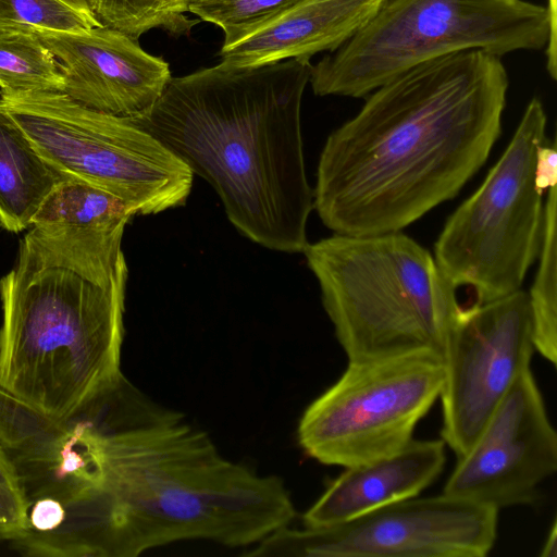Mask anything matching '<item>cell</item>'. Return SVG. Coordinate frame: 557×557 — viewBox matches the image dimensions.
I'll use <instances>...</instances> for the list:
<instances>
[{
  "label": "cell",
  "mask_w": 557,
  "mask_h": 557,
  "mask_svg": "<svg viewBox=\"0 0 557 557\" xmlns=\"http://www.w3.org/2000/svg\"><path fill=\"white\" fill-rule=\"evenodd\" d=\"M103 26L135 39L159 28L173 36H189L198 18H189L188 0H88Z\"/></svg>",
  "instance_id": "obj_21"
},
{
  "label": "cell",
  "mask_w": 557,
  "mask_h": 557,
  "mask_svg": "<svg viewBox=\"0 0 557 557\" xmlns=\"http://www.w3.org/2000/svg\"><path fill=\"white\" fill-rule=\"evenodd\" d=\"M498 510L442 494L412 497L350 520L277 529L246 556L484 557L497 537Z\"/></svg>",
  "instance_id": "obj_10"
},
{
  "label": "cell",
  "mask_w": 557,
  "mask_h": 557,
  "mask_svg": "<svg viewBox=\"0 0 557 557\" xmlns=\"http://www.w3.org/2000/svg\"><path fill=\"white\" fill-rule=\"evenodd\" d=\"M0 445L15 468L25 506L50 498L64 508L98 482L97 433L88 411L58 420L0 383Z\"/></svg>",
  "instance_id": "obj_13"
},
{
  "label": "cell",
  "mask_w": 557,
  "mask_h": 557,
  "mask_svg": "<svg viewBox=\"0 0 557 557\" xmlns=\"http://www.w3.org/2000/svg\"><path fill=\"white\" fill-rule=\"evenodd\" d=\"M546 113L534 97L480 187L447 219L434 259L451 284L471 287L476 302L521 288L541 250L544 203L537 152L548 143Z\"/></svg>",
  "instance_id": "obj_8"
},
{
  "label": "cell",
  "mask_w": 557,
  "mask_h": 557,
  "mask_svg": "<svg viewBox=\"0 0 557 557\" xmlns=\"http://www.w3.org/2000/svg\"><path fill=\"white\" fill-rule=\"evenodd\" d=\"M442 438L412 440L385 458L345 468L304 513L307 528L341 523L388 504L419 496L446 463Z\"/></svg>",
  "instance_id": "obj_16"
},
{
  "label": "cell",
  "mask_w": 557,
  "mask_h": 557,
  "mask_svg": "<svg viewBox=\"0 0 557 557\" xmlns=\"http://www.w3.org/2000/svg\"><path fill=\"white\" fill-rule=\"evenodd\" d=\"M98 484L44 537L54 557H136L180 541L259 543L296 516L283 480L231 461L125 376L89 406Z\"/></svg>",
  "instance_id": "obj_1"
},
{
  "label": "cell",
  "mask_w": 557,
  "mask_h": 557,
  "mask_svg": "<svg viewBox=\"0 0 557 557\" xmlns=\"http://www.w3.org/2000/svg\"><path fill=\"white\" fill-rule=\"evenodd\" d=\"M348 361L431 352L444 360L462 308L434 257L401 231L333 234L304 250Z\"/></svg>",
  "instance_id": "obj_5"
},
{
  "label": "cell",
  "mask_w": 557,
  "mask_h": 557,
  "mask_svg": "<svg viewBox=\"0 0 557 557\" xmlns=\"http://www.w3.org/2000/svg\"><path fill=\"white\" fill-rule=\"evenodd\" d=\"M29 30L58 60L62 92L87 108L122 117L140 115L159 100L172 78L163 58L146 52L137 39L117 29Z\"/></svg>",
  "instance_id": "obj_14"
},
{
  "label": "cell",
  "mask_w": 557,
  "mask_h": 557,
  "mask_svg": "<svg viewBox=\"0 0 557 557\" xmlns=\"http://www.w3.org/2000/svg\"><path fill=\"white\" fill-rule=\"evenodd\" d=\"M557 151L556 143L552 146L542 145L537 152L536 181L542 190L556 185L557 182Z\"/></svg>",
  "instance_id": "obj_25"
},
{
  "label": "cell",
  "mask_w": 557,
  "mask_h": 557,
  "mask_svg": "<svg viewBox=\"0 0 557 557\" xmlns=\"http://www.w3.org/2000/svg\"><path fill=\"white\" fill-rule=\"evenodd\" d=\"M58 60L34 32L0 27V92L62 91Z\"/></svg>",
  "instance_id": "obj_19"
},
{
  "label": "cell",
  "mask_w": 557,
  "mask_h": 557,
  "mask_svg": "<svg viewBox=\"0 0 557 557\" xmlns=\"http://www.w3.org/2000/svg\"><path fill=\"white\" fill-rule=\"evenodd\" d=\"M299 0H188V13L220 27L224 36L258 24Z\"/></svg>",
  "instance_id": "obj_23"
},
{
  "label": "cell",
  "mask_w": 557,
  "mask_h": 557,
  "mask_svg": "<svg viewBox=\"0 0 557 557\" xmlns=\"http://www.w3.org/2000/svg\"><path fill=\"white\" fill-rule=\"evenodd\" d=\"M387 0H299L273 16L224 36L221 61L258 66L310 61L333 52L360 30Z\"/></svg>",
  "instance_id": "obj_15"
},
{
  "label": "cell",
  "mask_w": 557,
  "mask_h": 557,
  "mask_svg": "<svg viewBox=\"0 0 557 557\" xmlns=\"http://www.w3.org/2000/svg\"><path fill=\"white\" fill-rule=\"evenodd\" d=\"M444 380V360L431 352L348 361L301 414L298 443L326 466L350 468L391 456L413 440Z\"/></svg>",
  "instance_id": "obj_9"
},
{
  "label": "cell",
  "mask_w": 557,
  "mask_h": 557,
  "mask_svg": "<svg viewBox=\"0 0 557 557\" xmlns=\"http://www.w3.org/2000/svg\"><path fill=\"white\" fill-rule=\"evenodd\" d=\"M556 470L557 433L528 368L457 458L443 493L499 511L535 503L540 485Z\"/></svg>",
  "instance_id": "obj_12"
},
{
  "label": "cell",
  "mask_w": 557,
  "mask_h": 557,
  "mask_svg": "<svg viewBox=\"0 0 557 557\" xmlns=\"http://www.w3.org/2000/svg\"><path fill=\"white\" fill-rule=\"evenodd\" d=\"M310 61H221L172 77L145 113L126 117L207 181L230 222L271 250L304 252L313 189L305 168L301 101Z\"/></svg>",
  "instance_id": "obj_3"
},
{
  "label": "cell",
  "mask_w": 557,
  "mask_h": 557,
  "mask_svg": "<svg viewBox=\"0 0 557 557\" xmlns=\"http://www.w3.org/2000/svg\"><path fill=\"white\" fill-rule=\"evenodd\" d=\"M541 557H556L557 556V522L554 519L552 527L548 531L547 537L543 544L540 553Z\"/></svg>",
  "instance_id": "obj_27"
},
{
  "label": "cell",
  "mask_w": 557,
  "mask_h": 557,
  "mask_svg": "<svg viewBox=\"0 0 557 557\" xmlns=\"http://www.w3.org/2000/svg\"><path fill=\"white\" fill-rule=\"evenodd\" d=\"M64 178L0 109V227L11 233L30 227L45 199Z\"/></svg>",
  "instance_id": "obj_17"
},
{
  "label": "cell",
  "mask_w": 557,
  "mask_h": 557,
  "mask_svg": "<svg viewBox=\"0 0 557 557\" xmlns=\"http://www.w3.org/2000/svg\"><path fill=\"white\" fill-rule=\"evenodd\" d=\"M508 86L500 57L470 50L374 89L321 151L322 223L342 235L397 232L455 198L500 135Z\"/></svg>",
  "instance_id": "obj_2"
},
{
  "label": "cell",
  "mask_w": 557,
  "mask_h": 557,
  "mask_svg": "<svg viewBox=\"0 0 557 557\" xmlns=\"http://www.w3.org/2000/svg\"><path fill=\"white\" fill-rule=\"evenodd\" d=\"M529 295L461 308L444 355L441 438L461 457L470 448L534 352Z\"/></svg>",
  "instance_id": "obj_11"
},
{
  "label": "cell",
  "mask_w": 557,
  "mask_h": 557,
  "mask_svg": "<svg viewBox=\"0 0 557 557\" xmlns=\"http://www.w3.org/2000/svg\"><path fill=\"white\" fill-rule=\"evenodd\" d=\"M556 185L548 188L540 264L529 295L534 349L553 366L557 362Z\"/></svg>",
  "instance_id": "obj_20"
},
{
  "label": "cell",
  "mask_w": 557,
  "mask_h": 557,
  "mask_svg": "<svg viewBox=\"0 0 557 557\" xmlns=\"http://www.w3.org/2000/svg\"><path fill=\"white\" fill-rule=\"evenodd\" d=\"M0 109L59 174L112 194L136 214L183 206L190 194V169L126 117L62 91L0 92Z\"/></svg>",
  "instance_id": "obj_7"
},
{
  "label": "cell",
  "mask_w": 557,
  "mask_h": 557,
  "mask_svg": "<svg viewBox=\"0 0 557 557\" xmlns=\"http://www.w3.org/2000/svg\"><path fill=\"white\" fill-rule=\"evenodd\" d=\"M133 215H136L133 209L112 194L82 181L64 178L45 199L33 225L87 230L125 228Z\"/></svg>",
  "instance_id": "obj_18"
},
{
  "label": "cell",
  "mask_w": 557,
  "mask_h": 557,
  "mask_svg": "<svg viewBox=\"0 0 557 557\" xmlns=\"http://www.w3.org/2000/svg\"><path fill=\"white\" fill-rule=\"evenodd\" d=\"M103 26L88 0H0V27L81 33Z\"/></svg>",
  "instance_id": "obj_22"
},
{
  "label": "cell",
  "mask_w": 557,
  "mask_h": 557,
  "mask_svg": "<svg viewBox=\"0 0 557 557\" xmlns=\"http://www.w3.org/2000/svg\"><path fill=\"white\" fill-rule=\"evenodd\" d=\"M557 27L546 7L525 0H387L349 40L310 66L317 96L363 98L418 66L483 50L497 57L545 48L557 75Z\"/></svg>",
  "instance_id": "obj_6"
},
{
  "label": "cell",
  "mask_w": 557,
  "mask_h": 557,
  "mask_svg": "<svg viewBox=\"0 0 557 557\" xmlns=\"http://www.w3.org/2000/svg\"><path fill=\"white\" fill-rule=\"evenodd\" d=\"M124 227L35 226L0 280V383L70 420L124 377Z\"/></svg>",
  "instance_id": "obj_4"
},
{
  "label": "cell",
  "mask_w": 557,
  "mask_h": 557,
  "mask_svg": "<svg viewBox=\"0 0 557 557\" xmlns=\"http://www.w3.org/2000/svg\"><path fill=\"white\" fill-rule=\"evenodd\" d=\"M26 506L18 492L0 486V542L17 539L25 529Z\"/></svg>",
  "instance_id": "obj_24"
},
{
  "label": "cell",
  "mask_w": 557,
  "mask_h": 557,
  "mask_svg": "<svg viewBox=\"0 0 557 557\" xmlns=\"http://www.w3.org/2000/svg\"><path fill=\"white\" fill-rule=\"evenodd\" d=\"M546 9L549 12V14L556 15L557 14V0H547Z\"/></svg>",
  "instance_id": "obj_28"
},
{
  "label": "cell",
  "mask_w": 557,
  "mask_h": 557,
  "mask_svg": "<svg viewBox=\"0 0 557 557\" xmlns=\"http://www.w3.org/2000/svg\"><path fill=\"white\" fill-rule=\"evenodd\" d=\"M0 486L10 488L12 491L21 492L20 481L14 466L9 459L7 453L0 445Z\"/></svg>",
  "instance_id": "obj_26"
}]
</instances>
